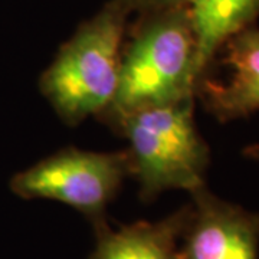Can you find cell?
Wrapping results in <instances>:
<instances>
[{
  "label": "cell",
  "instance_id": "cell-1",
  "mask_svg": "<svg viewBox=\"0 0 259 259\" xmlns=\"http://www.w3.org/2000/svg\"><path fill=\"white\" fill-rule=\"evenodd\" d=\"M199 81L197 49L186 6L147 13L122 48L110 121L124 114L192 100Z\"/></svg>",
  "mask_w": 259,
  "mask_h": 259
},
{
  "label": "cell",
  "instance_id": "cell-2",
  "mask_svg": "<svg viewBox=\"0 0 259 259\" xmlns=\"http://www.w3.org/2000/svg\"><path fill=\"white\" fill-rule=\"evenodd\" d=\"M130 10L125 0L107 3L76 29L40 76V93L66 124L104 114L114 101Z\"/></svg>",
  "mask_w": 259,
  "mask_h": 259
},
{
  "label": "cell",
  "instance_id": "cell-3",
  "mask_svg": "<svg viewBox=\"0 0 259 259\" xmlns=\"http://www.w3.org/2000/svg\"><path fill=\"white\" fill-rule=\"evenodd\" d=\"M193 101L143 108L114 118L128 141L130 170L148 202L161 192H194L204 186L209 147L196 128Z\"/></svg>",
  "mask_w": 259,
  "mask_h": 259
},
{
  "label": "cell",
  "instance_id": "cell-4",
  "mask_svg": "<svg viewBox=\"0 0 259 259\" xmlns=\"http://www.w3.org/2000/svg\"><path fill=\"white\" fill-rule=\"evenodd\" d=\"M127 176H131L127 150L97 153L68 147L15 175L10 189L23 199L68 204L97 225L105 221V209Z\"/></svg>",
  "mask_w": 259,
  "mask_h": 259
},
{
  "label": "cell",
  "instance_id": "cell-5",
  "mask_svg": "<svg viewBox=\"0 0 259 259\" xmlns=\"http://www.w3.org/2000/svg\"><path fill=\"white\" fill-rule=\"evenodd\" d=\"M192 199L182 259H258L259 214L216 197L206 186Z\"/></svg>",
  "mask_w": 259,
  "mask_h": 259
},
{
  "label": "cell",
  "instance_id": "cell-6",
  "mask_svg": "<svg viewBox=\"0 0 259 259\" xmlns=\"http://www.w3.org/2000/svg\"><path fill=\"white\" fill-rule=\"evenodd\" d=\"M222 48L223 76H200L196 94L207 111L226 122L259 110V30L245 29Z\"/></svg>",
  "mask_w": 259,
  "mask_h": 259
},
{
  "label": "cell",
  "instance_id": "cell-7",
  "mask_svg": "<svg viewBox=\"0 0 259 259\" xmlns=\"http://www.w3.org/2000/svg\"><path fill=\"white\" fill-rule=\"evenodd\" d=\"M190 204L158 222H137L112 231L94 225L97 245L90 259H182L180 243Z\"/></svg>",
  "mask_w": 259,
  "mask_h": 259
},
{
  "label": "cell",
  "instance_id": "cell-8",
  "mask_svg": "<svg viewBox=\"0 0 259 259\" xmlns=\"http://www.w3.org/2000/svg\"><path fill=\"white\" fill-rule=\"evenodd\" d=\"M186 10L196 37L200 79L223 45L256 19L259 0H187Z\"/></svg>",
  "mask_w": 259,
  "mask_h": 259
},
{
  "label": "cell",
  "instance_id": "cell-9",
  "mask_svg": "<svg viewBox=\"0 0 259 259\" xmlns=\"http://www.w3.org/2000/svg\"><path fill=\"white\" fill-rule=\"evenodd\" d=\"M131 9H140L146 13L158 12V10L173 9L186 6L187 0H125Z\"/></svg>",
  "mask_w": 259,
  "mask_h": 259
},
{
  "label": "cell",
  "instance_id": "cell-10",
  "mask_svg": "<svg viewBox=\"0 0 259 259\" xmlns=\"http://www.w3.org/2000/svg\"><path fill=\"white\" fill-rule=\"evenodd\" d=\"M245 156L249 158L259 160V146H250L245 150Z\"/></svg>",
  "mask_w": 259,
  "mask_h": 259
}]
</instances>
